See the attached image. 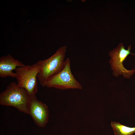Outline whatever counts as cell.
<instances>
[{"label": "cell", "instance_id": "obj_1", "mask_svg": "<svg viewBox=\"0 0 135 135\" xmlns=\"http://www.w3.org/2000/svg\"><path fill=\"white\" fill-rule=\"evenodd\" d=\"M30 96L26 90L12 82L0 94V104L6 106H12L19 111L28 114Z\"/></svg>", "mask_w": 135, "mask_h": 135}, {"label": "cell", "instance_id": "obj_2", "mask_svg": "<svg viewBox=\"0 0 135 135\" xmlns=\"http://www.w3.org/2000/svg\"><path fill=\"white\" fill-rule=\"evenodd\" d=\"M67 48L66 45L61 46L51 56L40 60V70L37 76V78L42 87L46 86L48 80L59 72L63 68Z\"/></svg>", "mask_w": 135, "mask_h": 135}, {"label": "cell", "instance_id": "obj_3", "mask_svg": "<svg viewBox=\"0 0 135 135\" xmlns=\"http://www.w3.org/2000/svg\"><path fill=\"white\" fill-rule=\"evenodd\" d=\"M40 60L32 65L18 67L15 70L18 85L25 89L30 96L35 95L38 92L37 76L41 68Z\"/></svg>", "mask_w": 135, "mask_h": 135}, {"label": "cell", "instance_id": "obj_4", "mask_svg": "<svg viewBox=\"0 0 135 135\" xmlns=\"http://www.w3.org/2000/svg\"><path fill=\"white\" fill-rule=\"evenodd\" d=\"M46 86L61 90L71 89L82 90L83 88L81 84L76 79L72 73L70 60L68 58L65 60L62 69L48 80Z\"/></svg>", "mask_w": 135, "mask_h": 135}, {"label": "cell", "instance_id": "obj_5", "mask_svg": "<svg viewBox=\"0 0 135 135\" xmlns=\"http://www.w3.org/2000/svg\"><path fill=\"white\" fill-rule=\"evenodd\" d=\"M131 48L130 45L128 47L127 50L125 49L123 44L121 43L110 52L109 55L111 57L110 62L114 76H118L119 74H122L124 77L128 78L134 73V70H128L124 68L122 64L128 55L131 54L130 52Z\"/></svg>", "mask_w": 135, "mask_h": 135}, {"label": "cell", "instance_id": "obj_6", "mask_svg": "<svg viewBox=\"0 0 135 135\" xmlns=\"http://www.w3.org/2000/svg\"><path fill=\"white\" fill-rule=\"evenodd\" d=\"M28 114L38 126L43 127L48 123L49 112L47 106L38 100L35 95L30 96Z\"/></svg>", "mask_w": 135, "mask_h": 135}, {"label": "cell", "instance_id": "obj_7", "mask_svg": "<svg viewBox=\"0 0 135 135\" xmlns=\"http://www.w3.org/2000/svg\"><path fill=\"white\" fill-rule=\"evenodd\" d=\"M20 61L15 59L9 54L6 56H2L0 58V76L6 78L10 76L16 78V75L13 72L18 67L24 66Z\"/></svg>", "mask_w": 135, "mask_h": 135}, {"label": "cell", "instance_id": "obj_8", "mask_svg": "<svg viewBox=\"0 0 135 135\" xmlns=\"http://www.w3.org/2000/svg\"><path fill=\"white\" fill-rule=\"evenodd\" d=\"M110 125L115 135H133L135 133V127L127 126L116 122L112 121Z\"/></svg>", "mask_w": 135, "mask_h": 135}]
</instances>
